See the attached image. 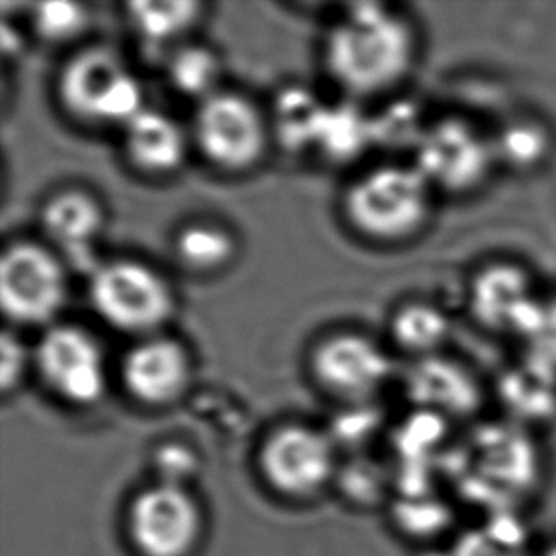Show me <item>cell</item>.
Instances as JSON below:
<instances>
[{"instance_id":"cell-1","label":"cell","mask_w":556,"mask_h":556,"mask_svg":"<svg viewBox=\"0 0 556 556\" xmlns=\"http://www.w3.org/2000/svg\"><path fill=\"white\" fill-rule=\"evenodd\" d=\"M424 38L405 10L383 2H354L325 30L321 65L342 98H390L420 65Z\"/></svg>"},{"instance_id":"cell-2","label":"cell","mask_w":556,"mask_h":556,"mask_svg":"<svg viewBox=\"0 0 556 556\" xmlns=\"http://www.w3.org/2000/svg\"><path fill=\"white\" fill-rule=\"evenodd\" d=\"M439 200L410 160H390L365 167L344 185L340 218L367 245L405 248L431 228Z\"/></svg>"},{"instance_id":"cell-3","label":"cell","mask_w":556,"mask_h":556,"mask_svg":"<svg viewBox=\"0 0 556 556\" xmlns=\"http://www.w3.org/2000/svg\"><path fill=\"white\" fill-rule=\"evenodd\" d=\"M53 99L71 124L88 131H121L149 106L141 78L109 42H84L67 53L53 76Z\"/></svg>"},{"instance_id":"cell-4","label":"cell","mask_w":556,"mask_h":556,"mask_svg":"<svg viewBox=\"0 0 556 556\" xmlns=\"http://www.w3.org/2000/svg\"><path fill=\"white\" fill-rule=\"evenodd\" d=\"M88 302L103 324L131 340L166 332L179 309L172 279L139 256H111L88 274Z\"/></svg>"},{"instance_id":"cell-5","label":"cell","mask_w":556,"mask_h":556,"mask_svg":"<svg viewBox=\"0 0 556 556\" xmlns=\"http://www.w3.org/2000/svg\"><path fill=\"white\" fill-rule=\"evenodd\" d=\"M188 134L192 152L225 177L253 174L274 149L266 109L232 88H223L194 105Z\"/></svg>"},{"instance_id":"cell-6","label":"cell","mask_w":556,"mask_h":556,"mask_svg":"<svg viewBox=\"0 0 556 556\" xmlns=\"http://www.w3.org/2000/svg\"><path fill=\"white\" fill-rule=\"evenodd\" d=\"M408 160L439 198L452 200L481 194L500 169L492 134L459 114L426 122Z\"/></svg>"},{"instance_id":"cell-7","label":"cell","mask_w":556,"mask_h":556,"mask_svg":"<svg viewBox=\"0 0 556 556\" xmlns=\"http://www.w3.org/2000/svg\"><path fill=\"white\" fill-rule=\"evenodd\" d=\"M71 296L68 264L40 238H14L0 253V308L12 329L61 321Z\"/></svg>"},{"instance_id":"cell-8","label":"cell","mask_w":556,"mask_h":556,"mask_svg":"<svg viewBox=\"0 0 556 556\" xmlns=\"http://www.w3.org/2000/svg\"><path fill=\"white\" fill-rule=\"evenodd\" d=\"M309 382L344 405H363L388 386L393 352L388 342L359 329H332L319 334L306 352Z\"/></svg>"},{"instance_id":"cell-9","label":"cell","mask_w":556,"mask_h":556,"mask_svg":"<svg viewBox=\"0 0 556 556\" xmlns=\"http://www.w3.org/2000/svg\"><path fill=\"white\" fill-rule=\"evenodd\" d=\"M33 372L61 403L91 408L109 390V362L101 340L83 324L65 321L40 331L33 344Z\"/></svg>"},{"instance_id":"cell-10","label":"cell","mask_w":556,"mask_h":556,"mask_svg":"<svg viewBox=\"0 0 556 556\" xmlns=\"http://www.w3.org/2000/svg\"><path fill=\"white\" fill-rule=\"evenodd\" d=\"M534 274L511 258L481 264L467 279L466 306L477 325L492 334L534 332L543 301Z\"/></svg>"},{"instance_id":"cell-11","label":"cell","mask_w":556,"mask_h":556,"mask_svg":"<svg viewBox=\"0 0 556 556\" xmlns=\"http://www.w3.org/2000/svg\"><path fill=\"white\" fill-rule=\"evenodd\" d=\"M195 362L174 332L131 340L118 363V380L134 403L162 410L181 403L194 382Z\"/></svg>"},{"instance_id":"cell-12","label":"cell","mask_w":556,"mask_h":556,"mask_svg":"<svg viewBox=\"0 0 556 556\" xmlns=\"http://www.w3.org/2000/svg\"><path fill=\"white\" fill-rule=\"evenodd\" d=\"M40 240L48 243L68 264L88 270L99 263L98 248L109 210L103 198L83 185H63L42 198L37 213Z\"/></svg>"},{"instance_id":"cell-13","label":"cell","mask_w":556,"mask_h":556,"mask_svg":"<svg viewBox=\"0 0 556 556\" xmlns=\"http://www.w3.org/2000/svg\"><path fill=\"white\" fill-rule=\"evenodd\" d=\"M264 479L283 496H316L334 473L331 437L308 424H283L264 439L258 454Z\"/></svg>"},{"instance_id":"cell-14","label":"cell","mask_w":556,"mask_h":556,"mask_svg":"<svg viewBox=\"0 0 556 556\" xmlns=\"http://www.w3.org/2000/svg\"><path fill=\"white\" fill-rule=\"evenodd\" d=\"M128 527L143 556H188L202 534V513L187 490L162 482L134 500Z\"/></svg>"},{"instance_id":"cell-15","label":"cell","mask_w":556,"mask_h":556,"mask_svg":"<svg viewBox=\"0 0 556 556\" xmlns=\"http://www.w3.org/2000/svg\"><path fill=\"white\" fill-rule=\"evenodd\" d=\"M118 134L124 164L147 181L174 179L192 152L188 126L156 106H147Z\"/></svg>"},{"instance_id":"cell-16","label":"cell","mask_w":556,"mask_h":556,"mask_svg":"<svg viewBox=\"0 0 556 556\" xmlns=\"http://www.w3.org/2000/svg\"><path fill=\"white\" fill-rule=\"evenodd\" d=\"M408 365L406 395L421 410L439 416H469L481 406V383L466 363L439 354Z\"/></svg>"},{"instance_id":"cell-17","label":"cell","mask_w":556,"mask_h":556,"mask_svg":"<svg viewBox=\"0 0 556 556\" xmlns=\"http://www.w3.org/2000/svg\"><path fill=\"white\" fill-rule=\"evenodd\" d=\"M172 255L185 274L192 278H217L238 263L240 236L218 218L194 217L175 228Z\"/></svg>"},{"instance_id":"cell-18","label":"cell","mask_w":556,"mask_h":556,"mask_svg":"<svg viewBox=\"0 0 556 556\" xmlns=\"http://www.w3.org/2000/svg\"><path fill=\"white\" fill-rule=\"evenodd\" d=\"M207 10L210 7L198 0H134L124 4V22L141 45L167 55L192 40Z\"/></svg>"},{"instance_id":"cell-19","label":"cell","mask_w":556,"mask_h":556,"mask_svg":"<svg viewBox=\"0 0 556 556\" xmlns=\"http://www.w3.org/2000/svg\"><path fill=\"white\" fill-rule=\"evenodd\" d=\"M327 106L329 103L308 86L287 84L279 88L266 109L274 149L289 156L314 154Z\"/></svg>"},{"instance_id":"cell-20","label":"cell","mask_w":556,"mask_h":556,"mask_svg":"<svg viewBox=\"0 0 556 556\" xmlns=\"http://www.w3.org/2000/svg\"><path fill=\"white\" fill-rule=\"evenodd\" d=\"M452 334V317L439 302L406 299L388 317V346L408 362L444 354Z\"/></svg>"},{"instance_id":"cell-21","label":"cell","mask_w":556,"mask_h":556,"mask_svg":"<svg viewBox=\"0 0 556 556\" xmlns=\"http://www.w3.org/2000/svg\"><path fill=\"white\" fill-rule=\"evenodd\" d=\"M372 144V114L359 101L342 98L339 103H329L314 151L317 159L332 166H346L362 159Z\"/></svg>"},{"instance_id":"cell-22","label":"cell","mask_w":556,"mask_h":556,"mask_svg":"<svg viewBox=\"0 0 556 556\" xmlns=\"http://www.w3.org/2000/svg\"><path fill=\"white\" fill-rule=\"evenodd\" d=\"M166 83L181 98L194 105L223 90V58L213 46L194 38L177 46L164 61Z\"/></svg>"},{"instance_id":"cell-23","label":"cell","mask_w":556,"mask_h":556,"mask_svg":"<svg viewBox=\"0 0 556 556\" xmlns=\"http://www.w3.org/2000/svg\"><path fill=\"white\" fill-rule=\"evenodd\" d=\"M496 147L500 169L532 172L547 162L553 136L547 124L532 116H520L505 122L496 134H492Z\"/></svg>"},{"instance_id":"cell-24","label":"cell","mask_w":556,"mask_h":556,"mask_svg":"<svg viewBox=\"0 0 556 556\" xmlns=\"http://www.w3.org/2000/svg\"><path fill=\"white\" fill-rule=\"evenodd\" d=\"M91 22V8L83 2L46 0L29 8L30 35L50 48L84 45Z\"/></svg>"},{"instance_id":"cell-25","label":"cell","mask_w":556,"mask_h":556,"mask_svg":"<svg viewBox=\"0 0 556 556\" xmlns=\"http://www.w3.org/2000/svg\"><path fill=\"white\" fill-rule=\"evenodd\" d=\"M451 556H528L527 534L513 515L500 513L459 535Z\"/></svg>"},{"instance_id":"cell-26","label":"cell","mask_w":556,"mask_h":556,"mask_svg":"<svg viewBox=\"0 0 556 556\" xmlns=\"http://www.w3.org/2000/svg\"><path fill=\"white\" fill-rule=\"evenodd\" d=\"M33 372V346L7 327L0 337V390L8 397L20 390L27 375Z\"/></svg>"},{"instance_id":"cell-27","label":"cell","mask_w":556,"mask_h":556,"mask_svg":"<svg viewBox=\"0 0 556 556\" xmlns=\"http://www.w3.org/2000/svg\"><path fill=\"white\" fill-rule=\"evenodd\" d=\"M538 556H556V543H551L547 549L542 551Z\"/></svg>"}]
</instances>
